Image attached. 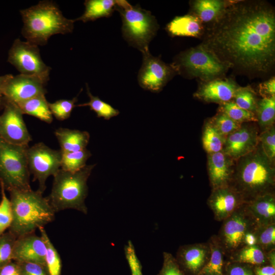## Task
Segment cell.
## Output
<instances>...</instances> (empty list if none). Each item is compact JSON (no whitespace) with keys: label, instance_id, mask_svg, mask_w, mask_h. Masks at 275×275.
Instances as JSON below:
<instances>
[{"label":"cell","instance_id":"1","mask_svg":"<svg viewBox=\"0 0 275 275\" xmlns=\"http://www.w3.org/2000/svg\"><path fill=\"white\" fill-rule=\"evenodd\" d=\"M229 18L214 33L213 46L242 67L259 71L269 69L275 52L273 11L259 6H246Z\"/></svg>","mask_w":275,"mask_h":275},{"label":"cell","instance_id":"2","mask_svg":"<svg viewBox=\"0 0 275 275\" xmlns=\"http://www.w3.org/2000/svg\"><path fill=\"white\" fill-rule=\"evenodd\" d=\"M274 180V161L266 155L259 142L253 151L235 161L230 185L246 203L258 196L273 193Z\"/></svg>","mask_w":275,"mask_h":275},{"label":"cell","instance_id":"3","mask_svg":"<svg viewBox=\"0 0 275 275\" xmlns=\"http://www.w3.org/2000/svg\"><path fill=\"white\" fill-rule=\"evenodd\" d=\"M8 191L13 213L10 232L17 238L34 233L54 220L56 211L38 190Z\"/></svg>","mask_w":275,"mask_h":275},{"label":"cell","instance_id":"4","mask_svg":"<svg viewBox=\"0 0 275 275\" xmlns=\"http://www.w3.org/2000/svg\"><path fill=\"white\" fill-rule=\"evenodd\" d=\"M20 13L23 23L22 36L38 46L45 45L54 35L71 33L75 21L64 17L58 6L50 1H40Z\"/></svg>","mask_w":275,"mask_h":275},{"label":"cell","instance_id":"5","mask_svg":"<svg viewBox=\"0 0 275 275\" xmlns=\"http://www.w3.org/2000/svg\"><path fill=\"white\" fill-rule=\"evenodd\" d=\"M95 166L86 165L73 173L60 169L53 176L52 187L48 199L56 212L73 209L87 213L85 204L88 193L87 180Z\"/></svg>","mask_w":275,"mask_h":275},{"label":"cell","instance_id":"6","mask_svg":"<svg viewBox=\"0 0 275 275\" xmlns=\"http://www.w3.org/2000/svg\"><path fill=\"white\" fill-rule=\"evenodd\" d=\"M115 10L119 12L122 18L124 39L142 52L149 50V43L158 28L151 12L140 6H132L125 0H117Z\"/></svg>","mask_w":275,"mask_h":275},{"label":"cell","instance_id":"7","mask_svg":"<svg viewBox=\"0 0 275 275\" xmlns=\"http://www.w3.org/2000/svg\"><path fill=\"white\" fill-rule=\"evenodd\" d=\"M28 148L9 143L0 138V181L8 190L31 189Z\"/></svg>","mask_w":275,"mask_h":275},{"label":"cell","instance_id":"8","mask_svg":"<svg viewBox=\"0 0 275 275\" xmlns=\"http://www.w3.org/2000/svg\"><path fill=\"white\" fill-rule=\"evenodd\" d=\"M8 62L20 74L39 77L46 82L49 79L51 69L42 60L37 45L15 39L9 51Z\"/></svg>","mask_w":275,"mask_h":275},{"label":"cell","instance_id":"9","mask_svg":"<svg viewBox=\"0 0 275 275\" xmlns=\"http://www.w3.org/2000/svg\"><path fill=\"white\" fill-rule=\"evenodd\" d=\"M61 150L51 149L43 143H37L28 148L27 158L30 174L33 181L37 180L38 190L43 193L46 188L45 182L50 176H54L61 169Z\"/></svg>","mask_w":275,"mask_h":275},{"label":"cell","instance_id":"10","mask_svg":"<svg viewBox=\"0 0 275 275\" xmlns=\"http://www.w3.org/2000/svg\"><path fill=\"white\" fill-rule=\"evenodd\" d=\"M3 113L0 115V138L16 145L28 146L32 141L19 107L4 96Z\"/></svg>","mask_w":275,"mask_h":275},{"label":"cell","instance_id":"11","mask_svg":"<svg viewBox=\"0 0 275 275\" xmlns=\"http://www.w3.org/2000/svg\"><path fill=\"white\" fill-rule=\"evenodd\" d=\"M223 221L218 240L223 250L228 252L236 250L243 243L245 234L256 227L244 205Z\"/></svg>","mask_w":275,"mask_h":275},{"label":"cell","instance_id":"12","mask_svg":"<svg viewBox=\"0 0 275 275\" xmlns=\"http://www.w3.org/2000/svg\"><path fill=\"white\" fill-rule=\"evenodd\" d=\"M180 64L190 75L205 79L219 75L225 69L218 59L202 47L184 53L180 58Z\"/></svg>","mask_w":275,"mask_h":275},{"label":"cell","instance_id":"13","mask_svg":"<svg viewBox=\"0 0 275 275\" xmlns=\"http://www.w3.org/2000/svg\"><path fill=\"white\" fill-rule=\"evenodd\" d=\"M46 84L36 76L22 74L12 75L5 84L3 96L17 104L38 96L45 95Z\"/></svg>","mask_w":275,"mask_h":275},{"label":"cell","instance_id":"14","mask_svg":"<svg viewBox=\"0 0 275 275\" xmlns=\"http://www.w3.org/2000/svg\"><path fill=\"white\" fill-rule=\"evenodd\" d=\"M143 63L138 75L140 86L145 90L158 92L171 76L172 70L149 50L142 52Z\"/></svg>","mask_w":275,"mask_h":275},{"label":"cell","instance_id":"15","mask_svg":"<svg viewBox=\"0 0 275 275\" xmlns=\"http://www.w3.org/2000/svg\"><path fill=\"white\" fill-rule=\"evenodd\" d=\"M258 136V130L255 126L243 123L226 138L223 151L236 161L257 147Z\"/></svg>","mask_w":275,"mask_h":275},{"label":"cell","instance_id":"16","mask_svg":"<svg viewBox=\"0 0 275 275\" xmlns=\"http://www.w3.org/2000/svg\"><path fill=\"white\" fill-rule=\"evenodd\" d=\"M207 203L215 219L219 221H224L246 203L231 185L213 189Z\"/></svg>","mask_w":275,"mask_h":275},{"label":"cell","instance_id":"17","mask_svg":"<svg viewBox=\"0 0 275 275\" xmlns=\"http://www.w3.org/2000/svg\"><path fill=\"white\" fill-rule=\"evenodd\" d=\"M46 245L42 238L33 233L17 238L12 259L18 262H32L46 265Z\"/></svg>","mask_w":275,"mask_h":275},{"label":"cell","instance_id":"18","mask_svg":"<svg viewBox=\"0 0 275 275\" xmlns=\"http://www.w3.org/2000/svg\"><path fill=\"white\" fill-rule=\"evenodd\" d=\"M235 162L223 151L208 154V176L212 189L230 184Z\"/></svg>","mask_w":275,"mask_h":275},{"label":"cell","instance_id":"19","mask_svg":"<svg viewBox=\"0 0 275 275\" xmlns=\"http://www.w3.org/2000/svg\"><path fill=\"white\" fill-rule=\"evenodd\" d=\"M244 207L256 227L274 223L275 197L273 193L255 198L246 202Z\"/></svg>","mask_w":275,"mask_h":275},{"label":"cell","instance_id":"20","mask_svg":"<svg viewBox=\"0 0 275 275\" xmlns=\"http://www.w3.org/2000/svg\"><path fill=\"white\" fill-rule=\"evenodd\" d=\"M237 89L232 82L215 80L204 85L195 95L206 101L224 103L234 98Z\"/></svg>","mask_w":275,"mask_h":275},{"label":"cell","instance_id":"21","mask_svg":"<svg viewBox=\"0 0 275 275\" xmlns=\"http://www.w3.org/2000/svg\"><path fill=\"white\" fill-rule=\"evenodd\" d=\"M210 253L209 244L186 245L180 248L177 257L187 270L195 273L202 269Z\"/></svg>","mask_w":275,"mask_h":275},{"label":"cell","instance_id":"22","mask_svg":"<svg viewBox=\"0 0 275 275\" xmlns=\"http://www.w3.org/2000/svg\"><path fill=\"white\" fill-rule=\"evenodd\" d=\"M63 152H75L86 148L90 140V134L86 131L59 128L54 131Z\"/></svg>","mask_w":275,"mask_h":275},{"label":"cell","instance_id":"23","mask_svg":"<svg viewBox=\"0 0 275 275\" xmlns=\"http://www.w3.org/2000/svg\"><path fill=\"white\" fill-rule=\"evenodd\" d=\"M116 3L117 1L114 0H86L84 3V13L74 20L86 22L101 17H110L115 10Z\"/></svg>","mask_w":275,"mask_h":275},{"label":"cell","instance_id":"24","mask_svg":"<svg viewBox=\"0 0 275 275\" xmlns=\"http://www.w3.org/2000/svg\"><path fill=\"white\" fill-rule=\"evenodd\" d=\"M16 104L23 114L32 116L47 123H51L53 120L45 95L38 96Z\"/></svg>","mask_w":275,"mask_h":275},{"label":"cell","instance_id":"25","mask_svg":"<svg viewBox=\"0 0 275 275\" xmlns=\"http://www.w3.org/2000/svg\"><path fill=\"white\" fill-rule=\"evenodd\" d=\"M198 19L192 15L178 16L167 26V30L173 36L196 37L201 31Z\"/></svg>","mask_w":275,"mask_h":275},{"label":"cell","instance_id":"26","mask_svg":"<svg viewBox=\"0 0 275 275\" xmlns=\"http://www.w3.org/2000/svg\"><path fill=\"white\" fill-rule=\"evenodd\" d=\"M210 255L208 262L201 270L203 275H222L223 248L218 239L213 238L209 243Z\"/></svg>","mask_w":275,"mask_h":275},{"label":"cell","instance_id":"27","mask_svg":"<svg viewBox=\"0 0 275 275\" xmlns=\"http://www.w3.org/2000/svg\"><path fill=\"white\" fill-rule=\"evenodd\" d=\"M62 152L61 169L72 173L85 167L87 161L92 155L91 152L86 148L78 151Z\"/></svg>","mask_w":275,"mask_h":275},{"label":"cell","instance_id":"28","mask_svg":"<svg viewBox=\"0 0 275 275\" xmlns=\"http://www.w3.org/2000/svg\"><path fill=\"white\" fill-rule=\"evenodd\" d=\"M257 121L262 131L274 126L275 96L264 97L257 106Z\"/></svg>","mask_w":275,"mask_h":275},{"label":"cell","instance_id":"29","mask_svg":"<svg viewBox=\"0 0 275 275\" xmlns=\"http://www.w3.org/2000/svg\"><path fill=\"white\" fill-rule=\"evenodd\" d=\"M87 93L90 98L89 102L78 104L76 106H89L90 109L94 111L98 118H103L108 120L111 118L118 116L120 112L114 108L109 104L102 101L98 96L93 95L90 92L88 85L86 84Z\"/></svg>","mask_w":275,"mask_h":275},{"label":"cell","instance_id":"30","mask_svg":"<svg viewBox=\"0 0 275 275\" xmlns=\"http://www.w3.org/2000/svg\"><path fill=\"white\" fill-rule=\"evenodd\" d=\"M39 230L46 245L45 262L48 274L49 275H60L61 261L60 255L50 241L44 227H41Z\"/></svg>","mask_w":275,"mask_h":275},{"label":"cell","instance_id":"31","mask_svg":"<svg viewBox=\"0 0 275 275\" xmlns=\"http://www.w3.org/2000/svg\"><path fill=\"white\" fill-rule=\"evenodd\" d=\"M202 144L208 154L222 151L225 139L208 122L205 124L202 134Z\"/></svg>","mask_w":275,"mask_h":275},{"label":"cell","instance_id":"32","mask_svg":"<svg viewBox=\"0 0 275 275\" xmlns=\"http://www.w3.org/2000/svg\"><path fill=\"white\" fill-rule=\"evenodd\" d=\"M223 4V2L218 0H198L195 2L194 8L202 21L209 22L220 14Z\"/></svg>","mask_w":275,"mask_h":275},{"label":"cell","instance_id":"33","mask_svg":"<svg viewBox=\"0 0 275 275\" xmlns=\"http://www.w3.org/2000/svg\"><path fill=\"white\" fill-rule=\"evenodd\" d=\"M221 112L239 124L257 121V117L253 112L239 107L234 101H230L223 103L221 107Z\"/></svg>","mask_w":275,"mask_h":275},{"label":"cell","instance_id":"34","mask_svg":"<svg viewBox=\"0 0 275 275\" xmlns=\"http://www.w3.org/2000/svg\"><path fill=\"white\" fill-rule=\"evenodd\" d=\"M253 232L257 238V244L263 250L271 251L275 245V225L257 226Z\"/></svg>","mask_w":275,"mask_h":275},{"label":"cell","instance_id":"35","mask_svg":"<svg viewBox=\"0 0 275 275\" xmlns=\"http://www.w3.org/2000/svg\"><path fill=\"white\" fill-rule=\"evenodd\" d=\"M266 258L263 250L257 245H246L239 250L236 255L237 261L255 265L263 263L265 261Z\"/></svg>","mask_w":275,"mask_h":275},{"label":"cell","instance_id":"36","mask_svg":"<svg viewBox=\"0 0 275 275\" xmlns=\"http://www.w3.org/2000/svg\"><path fill=\"white\" fill-rule=\"evenodd\" d=\"M208 122L225 140L229 135L238 129L241 125L222 112L211 118Z\"/></svg>","mask_w":275,"mask_h":275},{"label":"cell","instance_id":"37","mask_svg":"<svg viewBox=\"0 0 275 275\" xmlns=\"http://www.w3.org/2000/svg\"><path fill=\"white\" fill-rule=\"evenodd\" d=\"M77 101L76 96L72 99H60L52 103L48 102V105L52 116L59 121H64L70 117Z\"/></svg>","mask_w":275,"mask_h":275},{"label":"cell","instance_id":"38","mask_svg":"<svg viewBox=\"0 0 275 275\" xmlns=\"http://www.w3.org/2000/svg\"><path fill=\"white\" fill-rule=\"evenodd\" d=\"M2 200L0 202V236L10 227L13 221V213L10 200L6 195V189L3 183L0 181Z\"/></svg>","mask_w":275,"mask_h":275},{"label":"cell","instance_id":"39","mask_svg":"<svg viewBox=\"0 0 275 275\" xmlns=\"http://www.w3.org/2000/svg\"><path fill=\"white\" fill-rule=\"evenodd\" d=\"M17 237L11 232L0 236V267L12 259L13 251Z\"/></svg>","mask_w":275,"mask_h":275},{"label":"cell","instance_id":"40","mask_svg":"<svg viewBox=\"0 0 275 275\" xmlns=\"http://www.w3.org/2000/svg\"><path fill=\"white\" fill-rule=\"evenodd\" d=\"M259 142L266 155L272 161L275 158V129L274 126L259 134Z\"/></svg>","mask_w":275,"mask_h":275},{"label":"cell","instance_id":"41","mask_svg":"<svg viewBox=\"0 0 275 275\" xmlns=\"http://www.w3.org/2000/svg\"><path fill=\"white\" fill-rule=\"evenodd\" d=\"M234 102L239 107L253 112L257 105L253 93L247 89H237L234 95Z\"/></svg>","mask_w":275,"mask_h":275},{"label":"cell","instance_id":"42","mask_svg":"<svg viewBox=\"0 0 275 275\" xmlns=\"http://www.w3.org/2000/svg\"><path fill=\"white\" fill-rule=\"evenodd\" d=\"M124 252L131 275H143L141 263L136 255L134 245L130 240L125 245Z\"/></svg>","mask_w":275,"mask_h":275},{"label":"cell","instance_id":"43","mask_svg":"<svg viewBox=\"0 0 275 275\" xmlns=\"http://www.w3.org/2000/svg\"><path fill=\"white\" fill-rule=\"evenodd\" d=\"M158 275H184L180 270L177 262L170 253H163V263Z\"/></svg>","mask_w":275,"mask_h":275},{"label":"cell","instance_id":"44","mask_svg":"<svg viewBox=\"0 0 275 275\" xmlns=\"http://www.w3.org/2000/svg\"><path fill=\"white\" fill-rule=\"evenodd\" d=\"M22 275H49L46 265L32 262H20Z\"/></svg>","mask_w":275,"mask_h":275},{"label":"cell","instance_id":"45","mask_svg":"<svg viewBox=\"0 0 275 275\" xmlns=\"http://www.w3.org/2000/svg\"><path fill=\"white\" fill-rule=\"evenodd\" d=\"M260 93L264 97L275 96V80L273 77L264 82L260 88Z\"/></svg>","mask_w":275,"mask_h":275},{"label":"cell","instance_id":"46","mask_svg":"<svg viewBox=\"0 0 275 275\" xmlns=\"http://www.w3.org/2000/svg\"><path fill=\"white\" fill-rule=\"evenodd\" d=\"M0 275H22L19 266L9 262L0 267Z\"/></svg>","mask_w":275,"mask_h":275},{"label":"cell","instance_id":"47","mask_svg":"<svg viewBox=\"0 0 275 275\" xmlns=\"http://www.w3.org/2000/svg\"><path fill=\"white\" fill-rule=\"evenodd\" d=\"M229 275H253L252 273L246 268L235 265L232 267L229 271Z\"/></svg>","mask_w":275,"mask_h":275},{"label":"cell","instance_id":"48","mask_svg":"<svg viewBox=\"0 0 275 275\" xmlns=\"http://www.w3.org/2000/svg\"><path fill=\"white\" fill-rule=\"evenodd\" d=\"M243 243L247 246H253L257 244V238L253 231L248 232L245 234Z\"/></svg>","mask_w":275,"mask_h":275},{"label":"cell","instance_id":"49","mask_svg":"<svg viewBox=\"0 0 275 275\" xmlns=\"http://www.w3.org/2000/svg\"><path fill=\"white\" fill-rule=\"evenodd\" d=\"M257 275H275V268L271 266H266L256 269Z\"/></svg>","mask_w":275,"mask_h":275},{"label":"cell","instance_id":"50","mask_svg":"<svg viewBox=\"0 0 275 275\" xmlns=\"http://www.w3.org/2000/svg\"><path fill=\"white\" fill-rule=\"evenodd\" d=\"M12 75V74H8L0 76V97L3 96V91L5 84Z\"/></svg>","mask_w":275,"mask_h":275},{"label":"cell","instance_id":"51","mask_svg":"<svg viewBox=\"0 0 275 275\" xmlns=\"http://www.w3.org/2000/svg\"><path fill=\"white\" fill-rule=\"evenodd\" d=\"M268 259L269 262L271 264V266L275 268V252L274 249H273L268 252Z\"/></svg>","mask_w":275,"mask_h":275},{"label":"cell","instance_id":"52","mask_svg":"<svg viewBox=\"0 0 275 275\" xmlns=\"http://www.w3.org/2000/svg\"><path fill=\"white\" fill-rule=\"evenodd\" d=\"M4 105V97L3 96L0 97V111L2 108H3Z\"/></svg>","mask_w":275,"mask_h":275}]
</instances>
